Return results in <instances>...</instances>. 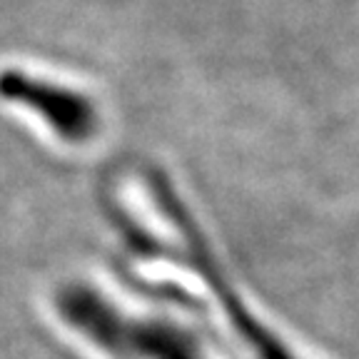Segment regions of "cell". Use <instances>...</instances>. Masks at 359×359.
I'll return each mask as SVG.
<instances>
[{
    "label": "cell",
    "mask_w": 359,
    "mask_h": 359,
    "mask_svg": "<svg viewBox=\"0 0 359 359\" xmlns=\"http://www.w3.org/2000/svg\"><path fill=\"white\" fill-rule=\"evenodd\" d=\"M0 97L38 115L62 142L70 145H83L97 133V107L88 95L65 85L35 78L22 70H3Z\"/></svg>",
    "instance_id": "cell-3"
},
{
    "label": "cell",
    "mask_w": 359,
    "mask_h": 359,
    "mask_svg": "<svg viewBox=\"0 0 359 359\" xmlns=\"http://www.w3.org/2000/svg\"><path fill=\"white\" fill-rule=\"evenodd\" d=\"M53 302L75 334L110 359H219L192 327L165 314L128 309L85 282L62 285Z\"/></svg>",
    "instance_id": "cell-1"
},
{
    "label": "cell",
    "mask_w": 359,
    "mask_h": 359,
    "mask_svg": "<svg viewBox=\"0 0 359 359\" xmlns=\"http://www.w3.org/2000/svg\"><path fill=\"white\" fill-rule=\"evenodd\" d=\"M150 187H152V197H155L157 208L165 210V215H168L170 222L177 227L180 237L185 242V257H187L190 269L200 277L202 285L208 287V292L215 297L217 307H222L230 327L235 330V334L240 337V342L250 349V354H252L255 359H297L252 312H250V309L245 307L242 297L235 292V287L227 282L222 267L215 262L208 245L202 242V235L197 232L195 224H192L187 210L182 208V202L177 200L172 187L165 182L163 175L152 172Z\"/></svg>",
    "instance_id": "cell-2"
}]
</instances>
